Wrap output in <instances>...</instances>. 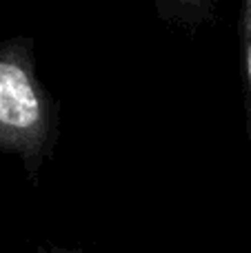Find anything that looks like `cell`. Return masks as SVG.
I'll list each match as a JSON object with an SVG mask.
<instances>
[{"mask_svg":"<svg viewBox=\"0 0 251 253\" xmlns=\"http://www.w3.org/2000/svg\"><path fill=\"white\" fill-rule=\"evenodd\" d=\"M60 140V107L36 67L34 38L0 42V151L16 156L31 184Z\"/></svg>","mask_w":251,"mask_h":253,"instance_id":"cell-1","label":"cell"},{"mask_svg":"<svg viewBox=\"0 0 251 253\" xmlns=\"http://www.w3.org/2000/svg\"><path fill=\"white\" fill-rule=\"evenodd\" d=\"M238 34H240V58H243V80H245V114H247V135L251 147V0H245L240 4Z\"/></svg>","mask_w":251,"mask_h":253,"instance_id":"cell-2","label":"cell"},{"mask_svg":"<svg viewBox=\"0 0 251 253\" xmlns=\"http://www.w3.org/2000/svg\"><path fill=\"white\" fill-rule=\"evenodd\" d=\"M38 253H83V251L69 249V247H60V245H42L38 249Z\"/></svg>","mask_w":251,"mask_h":253,"instance_id":"cell-3","label":"cell"}]
</instances>
